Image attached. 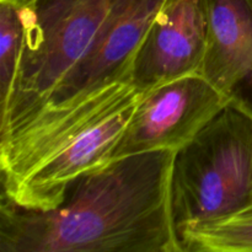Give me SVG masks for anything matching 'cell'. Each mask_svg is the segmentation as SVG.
I'll return each instance as SVG.
<instances>
[{
  "mask_svg": "<svg viewBox=\"0 0 252 252\" xmlns=\"http://www.w3.org/2000/svg\"><path fill=\"white\" fill-rule=\"evenodd\" d=\"M175 155L153 150L95 167L49 211L1 198L0 252H184L170 196Z\"/></svg>",
  "mask_w": 252,
  "mask_h": 252,
  "instance_id": "cell-1",
  "label": "cell"
},
{
  "mask_svg": "<svg viewBox=\"0 0 252 252\" xmlns=\"http://www.w3.org/2000/svg\"><path fill=\"white\" fill-rule=\"evenodd\" d=\"M116 0H25L24 42L0 149L25 134L57 86L93 44Z\"/></svg>",
  "mask_w": 252,
  "mask_h": 252,
  "instance_id": "cell-2",
  "label": "cell"
},
{
  "mask_svg": "<svg viewBox=\"0 0 252 252\" xmlns=\"http://www.w3.org/2000/svg\"><path fill=\"white\" fill-rule=\"evenodd\" d=\"M171 212L184 231L252 207V118L226 106L175 155ZM181 241V240H180Z\"/></svg>",
  "mask_w": 252,
  "mask_h": 252,
  "instance_id": "cell-3",
  "label": "cell"
},
{
  "mask_svg": "<svg viewBox=\"0 0 252 252\" xmlns=\"http://www.w3.org/2000/svg\"><path fill=\"white\" fill-rule=\"evenodd\" d=\"M165 0H116L83 58L65 75L24 135L0 150V171L9 172L70 121L85 103L130 84L135 53Z\"/></svg>",
  "mask_w": 252,
  "mask_h": 252,
  "instance_id": "cell-4",
  "label": "cell"
},
{
  "mask_svg": "<svg viewBox=\"0 0 252 252\" xmlns=\"http://www.w3.org/2000/svg\"><path fill=\"white\" fill-rule=\"evenodd\" d=\"M143 95L132 84L117 89L73 132L62 138L29 174L2 191L1 198L32 211L57 208L74 180L107 164Z\"/></svg>",
  "mask_w": 252,
  "mask_h": 252,
  "instance_id": "cell-5",
  "label": "cell"
},
{
  "mask_svg": "<svg viewBox=\"0 0 252 252\" xmlns=\"http://www.w3.org/2000/svg\"><path fill=\"white\" fill-rule=\"evenodd\" d=\"M228 106L201 74L181 76L148 91L126 125L110 160L153 150H180Z\"/></svg>",
  "mask_w": 252,
  "mask_h": 252,
  "instance_id": "cell-6",
  "label": "cell"
},
{
  "mask_svg": "<svg viewBox=\"0 0 252 252\" xmlns=\"http://www.w3.org/2000/svg\"><path fill=\"white\" fill-rule=\"evenodd\" d=\"M207 37V0H165L133 59V88L145 94L167 81L199 73Z\"/></svg>",
  "mask_w": 252,
  "mask_h": 252,
  "instance_id": "cell-7",
  "label": "cell"
},
{
  "mask_svg": "<svg viewBox=\"0 0 252 252\" xmlns=\"http://www.w3.org/2000/svg\"><path fill=\"white\" fill-rule=\"evenodd\" d=\"M208 37L199 74L228 106L252 118V0H207Z\"/></svg>",
  "mask_w": 252,
  "mask_h": 252,
  "instance_id": "cell-8",
  "label": "cell"
},
{
  "mask_svg": "<svg viewBox=\"0 0 252 252\" xmlns=\"http://www.w3.org/2000/svg\"><path fill=\"white\" fill-rule=\"evenodd\" d=\"M180 240L184 252H252V207L223 220L189 229Z\"/></svg>",
  "mask_w": 252,
  "mask_h": 252,
  "instance_id": "cell-9",
  "label": "cell"
},
{
  "mask_svg": "<svg viewBox=\"0 0 252 252\" xmlns=\"http://www.w3.org/2000/svg\"><path fill=\"white\" fill-rule=\"evenodd\" d=\"M25 0H0V113L14 89L24 42Z\"/></svg>",
  "mask_w": 252,
  "mask_h": 252,
  "instance_id": "cell-10",
  "label": "cell"
}]
</instances>
